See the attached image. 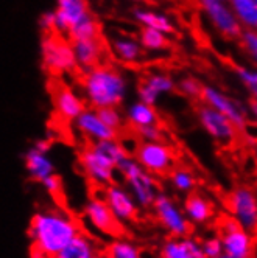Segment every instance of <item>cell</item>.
<instances>
[{"label":"cell","mask_w":257,"mask_h":258,"mask_svg":"<svg viewBox=\"0 0 257 258\" xmlns=\"http://www.w3.org/2000/svg\"><path fill=\"white\" fill-rule=\"evenodd\" d=\"M81 232L80 221L61 207L38 210L30 221L31 258H53Z\"/></svg>","instance_id":"obj_1"},{"label":"cell","mask_w":257,"mask_h":258,"mask_svg":"<svg viewBox=\"0 0 257 258\" xmlns=\"http://www.w3.org/2000/svg\"><path fill=\"white\" fill-rule=\"evenodd\" d=\"M131 156L126 151L120 139L101 140L89 143L80 151L78 163L83 174L94 183L103 188L116 182L117 167L120 162Z\"/></svg>","instance_id":"obj_2"},{"label":"cell","mask_w":257,"mask_h":258,"mask_svg":"<svg viewBox=\"0 0 257 258\" xmlns=\"http://www.w3.org/2000/svg\"><path fill=\"white\" fill-rule=\"evenodd\" d=\"M128 89L126 77L113 66L100 64L83 73V98L92 109L120 107Z\"/></svg>","instance_id":"obj_3"},{"label":"cell","mask_w":257,"mask_h":258,"mask_svg":"<svg viewBox=\"0 0 257 258\" xmlns=\"http://www.w3.org/2000/svg\"><path fill=\"white\" fill-rule=\"evenodd\" d=\"M117 176L123 180L122 185L131 193L139 209H151L159 195V185L153 174L145 171L133 156H128L117 167Z\"/></svg>","instance_id":"obj_4"},{"label":"cell","mask_w":257,"mask_h":258,"mask_svg":"<svg viewBox=\"0 0 257 258\" xmlns=\"http://www.w3.org/2000/svg\"><path fill=\"white\" fill-rule=\"evenodd\" d=\"M41 61L42 67L52 75H64L78 69L70 41L61 38L58 33L44 34L41 39Z\"/></svg>","instance_id":"obj_5"},{"label":"cell","mask_w":257,"mask_h":258,"mask_svg":"<svg viewBox=\"0 0 257 258\" xmlns=\"http://www.w3.org/2000/svg\"><path fill=\"white\" fill-rule=\"evenodd\" d=\"M133 157L155 177L169 174L175 165V154L164 142H139L133 151Z\"/></svg>","instance_id":"obj_6"},{"label":"cell","mask_w":257,"mask_h":258,"mask_svg":"<svg viewBox=\"0 0 257 258\" xmlns=\"http://www.w3.org/2000/svg\"><path fill=\"white\" fill-rule=\"evenodd\" d=\"M108 209L111 210L114 218L119 221L122 226L130 224L139 216V206L122 183L113 182L109 185L101 188V196H100Z\"/></svg>","instance_id":"obj_7"},{"label":"cell","mask_w":257,"mask_h":258,"mask_svg":"<svg viewBox=\"0 0 257 258\" xmlns=\"http://www.w3.org/2000/svg\"><path fill=\"white\" fill-rule=\"evenodd\" d=\"M83 219L90 230L105 236L116 238L122 230V224L114 218L100 196H94L87 201L83 209Z\"/></svg>","instance_id":"obj_8"},{"label":"cell","mask_w":257,"mask_h":258,"mask_svg":"<svg viewBox=\"0 0 257 258\" xmlns=\"http://www.w3.org/2000/svg\"><path fill=\"white\" fill-rule=\"evenodd\" d=\"M151 209L162 227L170 232L173 236H186L190 232L189 219L182 215V212L167 195L159 191Z\"/></svg>","instance_id":"obj_9"},{"label":"cell","mask_w":257,"mask_h":258,"mask_svg":"<svg viewBox=\"0 0 257 258\" xmlns=\"http://www.w3.org/2000/svg\"><path fill=\"white\" fill-rule=\"evenodd\" d=\"M50 140L41 139L38 142H34L30 148L24 154V163H25V170L30 179L34 182L41 183L45 177L55 174L57 168H55V162L50 157Z\"/></svg>","instance_id":"obj_10"},{"label":"cell","mask_w":257,"mask_h":258,"mask_svg":"<svg viewBox=\"0 0 257 258\" xmlns=\"http://www.w3.org/2000/svg\"><path fill=\"white\" fill-rule=\"evenodd\" d=\"M53 14L55 33L67 34L73 25H77L80 21H83L84 17L92 13L89 10L87 0H57Z\"/></svg>","instance_id":"obj_11"},{"label":"cell","mask_w":257,"mask_h":258,"mask_svg":"<svg viewBox=\"0 0 257 258\" xmlns=\"http://www.w3.org/2000/svg\"><path fill=\"white\" fill-rule=\"evenodd\" d=\"M75 129L83 136L87 142H101V140H111V139H119V133L114 129L108 127L101 118L97 114V109L86 107L83 112L73 120Z\"/></svg>","instance_id":"obj_12"},{"label":"cell","mask_w":257,"mask_h":258,"mask_svg":"<svg viewBox=\"0 0 257 258\" xmlns=\"http://www.w3.org/2000/svg\"><path fill=\"white\" fill-rule=\"evenodd\" d=\"M73 54H75L77 67L84 73L101 64L103 56V45L100 38H89V39H75L70 41Z\"/></svg>","instance_id":"obj_13"},{"label":"cell","mask_w":257,"mask_h":258,"mask_svg":"<svg viewBox=\"0 0 257 258\" xmlns=\"http://www.w3.org/2000/svg\"><path fill=\"white\" fill-rule=\"evenodd\" d=\"M53 104L58 115L66 121H73L86 109L84 98L66 86H60L53 92Z\"/></svg>","instance_id":"obj_14"},{"label":"cell","mask_w":257,"mask_h":258,"mask_svg":"<svg viewBox=\"0 0 257 258\" xmlns=\"http://www.w3.org/2000/svg\"><path fill=\"white\" fill-rule=\"evenodd\" d=\"M173 89H175V83L169 75H165V73H150L139 84L137 97L139 101L142 103L156 106L159 97L164 94H169Z\"/></svg>","instance_id":"obj_15"},{"label":"cell","mask_w":257,"mask_h":258,"mask_svg":"<svg viewBox=\"0 0 257 258\" xmlns=\"http://www.w3.org/2000/svg\"><path fill=\"white\" fill-rule=\"evenodd\" d=\"M199 120L208 131L220 140H234L235 139V126L223 114L212 109L211 106H201L198 109Z\"/></svg>","instance_id":"obj_16"},{"label":"cell","mask_w":257,"mask_h":258,"mask_svg":"<svg viewBox=\"0 0 257 258\" xmlns=\"http://www.w3.org/2000/svg\"><path fill=\"white\" fill-rule=\"evenodd\" d=\"M229 207L232 213L242 221L248 229L257 226V201L248 190H237L231 195Z\"/></svg>","instance_id":"obj_17"},{"label":"cell","mask_w":257,"mask_h":258,"mask_svg":"<svg viewBox=\"0 0 257 258\" xmlns=\"http://www.w3.org/2000/svg\"><path fill=\"white\" fill-rule=\"evenodd\" d=\"M161 258H206L198 243L187 236H175L167 239L161 247Z\"/></svg>","instance_id":"obj_18"},{"label":"cell","mask_w":257,"mask_h":258,"mask_svg":"<svg viewBox=\"0 0 257 258\" xmlns=\"http://www.w3.org/2000/svg\"><path fill=\"white\" fill-rule=\"evenodd\" d=\"M97 255H100V252L95 239L84 232H80L53 258H95Z\"/></svg>","instance_id":"obj_19"},{"label":"cell","mask_w":257,"mask_h":258,"mask_svg":"<svg viewBox=\"0 0 257 258\" xmlns=\"http://www.w3.org/2000/svg\"><path fill=\"white\" fill-rule=\"evenodd\" d=\"M143 51L140 42L130 36H117L111 41V53L123 64H137L143 56Z\"/></svg>","instance_id":"obj_20"},{"label":"cell","mask_w":257,"mask_h":258,"mask_svg":"<svg viewBox=\"0 0 257 258\" xmlns=\"http://www.w3.org/2000/svg\"><path fill=\"white\" fill-rule=\"evenodd\" d=\"M125 121L130 124L134 131L143 126L150 124H158L159 123V115L156 112L155 106H150L142 101H133L131 104H128L125 110Z\"/></svg>","instance_id":"obj_21"},{"label":"cell","mask_w":257,"mask_h":258,"mask_svg":"<svg viewBox=\"0 0 257 258\" xmlns=\"http://www.w3.org/2000/svg\"><path fill=\"white\" fill-rule=\"evenodd\" d=\"M199 100H203L206 104H209L212 109L218 110L220 114H223L228 120H231L237 127H243L245 126V120L243 117L240 115V112L225 98L218 94V92H215L214 89L211 87H203V90H201V97Z\"/></svg>","instance_id":"obj_22"},{"label":"cell","mask_w":257,"mask_h":258,"mask_svg":"<svg viewBox=\"0 0 257 258\" xmlns=\"http://www.w3.org/2000/svg\"><path fill=\"white\" fill-rule=\"evenodd\" d=\"M133 19L142 27V28H151V30H158L164 34H170L175 31L172 21L167 16L150 10V8H134L133 10Z\"/></svg>","instance_id":"obj_23"},{"label":"cell","mask_w":257,"mask_h":258,"mask_svg":"<svg viewBox=\"0 0 257 258\" xmlns=\"http://www.w3.org/2000/svg\"><path fill=\"white\" fill-rule=\"evenodd\" d=\"M199 4L206 8V11L212 17V21L225 33L231 36H237L240 33V28H238L235 19L228 13V10L220 4V0H199Z\"/></svg>","instance_id":"obj_24"},{"label":"cell","mask_w":257,"mask_h":258,"mask_svg":"<svg viewBox=\"0 0 257 258\" xmlns=\"http://www.w3.org/2000/svg\"><path fill=\"white\" fill-rule=\"evenodd\" d=\"M223 244L231 258H249V238L240 229L222 233Z\"/></svg>","instance_id":"obj_25"},{"label":"cell","mask_w":257,"mask_h":258,"mask_svg":"<svg viewBox=\"0 0 257 258\" xmlns=\"http://www.w3.org/2000/svg\"><path fill=\"white\" fill-rule=\"evenodd\" d=\"M105 258H142V252L131 239L116 236L108 243L103 252Z\"/></svg>","instance_id":"obj_26"},{"label":"cell","mask_w":257,"mask_h":258,"mask_svg":"<svg viewBox=\"0 0 257 258\" xmlns=\"http://www.w3.org/2000/svg\"><path fill=\"white\" fill-rule=\"evenodd\" d=\"M100 34V25L94 14H89L84 17L83 21H80L77 25H73L69 33L66 34L69 41H75V39H89V38H98Z\"/></svg>","instance_id":"obj_27"},{"label":"cell","mask_w":257,"mask_h":258,"mask_svg":"<svg viewBox=\"0 0 257 258\" xmlns=\"http://www.w3.org/2000/svg\"><path fill=\"white\" fill-rule=\"evenodd\" d=\"M184 209L190 221H195V223H203V221H206L212 213L209 202L201 198L199 195H190L186 199Z\"/></svg>","instance_id":"obj_28"},{"label":"cell","mask_w":257,"mask_h":258,"mask_svg":"<svg viewBox=\"0 0 257 258\" xmlns=\"http://www.w3.org/2000/svg\"><path fill=\"white\" fill-rule=\"evenodd\" d=\"M145 51H158L169 45L167 34L151 28H140L139 39H137Z\"/></svg>","instance_id":"obj_29"},{"label":"cell","mask_w":257,"mask_h":258,"mask_svg":"<svg viewBox=\"0 0 257 258\" xmlns=\"http://www.w3.org/2000/svg\"><path fill=\"white\" fill-rule=\"evenodd\" d=\"M97 114L108 127L114 129V131L120 134L122 127L125 124V117L119 107H101V109H97Z\"/></svg>","instance_id":"obj_30"},{"label":"cell","mask_w":257,"mask_h":258,"mask_svg":"<svg viewBox=\"0 0 257 258\" xmlns=\"http://www.w3.org/2000/svg\"><path fill=\"white\" fill-rule=\"evenodd\" d=\"M169 174L173 187L179 191H190L195 187V179L186 168H173Z\"/></svg>","instance_id":"obj_31"},{"label":"cell","mask_w":257,"mask_h":258,"mask_svg":"<svg viewBox=\"0 0 257 258\" xmlns=\"http://www.w3.org/2000/svg\"><path fill=\"white\" fill-rule=\"evenodd\" d=\"M232 4H234L237 13L240 14V17L246 24L257 27V4H255V0H232Z\"/></svg>","instance_id":"obj_32"},{"label":"cell","mask_w":257,"mask_h":258,"mask_svg":"<svg viewBox=\"0 0 257 258\" xmlns=\"http://www.w3.org/2000/svg\"><path fill=\"white\" fill-rule=\"evenodd\" d=\"M136 136L140 139V142H162L164 140V131L158 124H150L136 129Z\"/></svg>","instance_id":"obj_33"},{"label":"cell","mask_w":257,"mask_h":258,"mask_svg":"<svg viewBox=\"0 0 257 258\" xmlns=\"http://www.w3.org/2000/svg\"><path fill=\"white\" fill-rule=\"evenodd\" d=\"M178 89L182 92V94L190 97V98H199L201 97V90H203V86H201L193 78H186V80H182L179 83Z\"/></svg>","instance_id":"obj_34"},{"label":"cell","mask_w":257,"mask_h":258,"mask_svg":"<svg viewBox=\"0 0 257 258\" xmlns=\"http://www.w3.org/2000/svg\"><path fill=\"white\" fill-rule=\"evenodd\" d=\"M41 185H42V188H44L48 195H52V196H60L61 191H63V182H61V177H60L57 173L52 174V176H48V177H45V179L41 182Z\"/></svg>","instance_id":"obj_35"},{"label":"cell","mask_w":257,"mask_h":258,"mask_svg":"<svg viewBox=\"0 0 257 258\" xmlns=\"http://www.w3.org/2000/svg\"><path fill=\"white\" fill-rule=\"evenodd\" d=\"M39 28L44 34L55 33V14L52 11H45L39 16Z\"/></svg>","instance_id":"obj_36"},{"label":"cell","mask_w":257,"mask_h":258,"mask_svg":"<svg viewBox=\"0 0 257 258\" xmlns=\"http://www.w3.org/2000/svg\"><path fill=\"white\" fill-rule=\"evenodd\" d=\"M206 258H217L222 255V241L220 239H209L204 243V246H201Z\"/></svg>","instance_id":"obj_37"},{"label":"cell","mask_w":257,"mask_h":258,"mask_svg":"<svg viewBox=\"0 0 257 258\" xmlns=\"http://www.w3.org/2000/svg\"><path fill=\"white\" fill-rule=\"evenodd\" d=\"M238 73L242 75L243 81L249 86V89L254 92V95H255V100H257V73H251L248 70H243V69H237Z\"/></svg>","instance_id":"obj_38"},{"label":"cell","mask_w":257,"mask_h":258,"mask_svg":"<svg viewBox=\"0 0 257 258\" xmlns=\"http://www.w3.org/2000/svg\"><path fill=\"white\" fill-rule=\"evenodd\" d=\"M243 42L246 45V48L254 54V58L257 59V34L254 33H245L243 34Z\"/></svg>","instance_id":"obj_39"},{"label":"cell","mask_w":257,"mask_h":258,"mask_svg":"<svg viewBox=\"0 0 257 258\" xmlns=\"http://www.w3.org/2000/svg\"><path fill=\"white\" fill-rule=\"evenodd\" d=\"M251 107L254 109V112L257 114V100L254 98V100H251Z\"/></svg>","instance_id":"obj_40"},{"label":"cell","mask_w":257,"mask_h":258,"mask_svg":"<svg viewBox=\"0 0 257 258\" xmlns=\"http://www.w3.org/2000/svg\"><path fill=\"white\" fill-rule=\"evenodd\" d=\"M130 2H133V4H139V2H142V0H130Z\"/></svg>","instance_id":"obj_41"},{"label":"cell","mask_w":257,"mask_h":258,"mask_svg":"<svg viewBox=\"0 0 257 258\" xmlns=\"http://www.w3.org/2000/svg\"><path fill=\"white\" fill-rule=\"evenodd\" d=\"M217 258H231V256H229V255H226V256H225V255H222V256H217Z\"/></svg>","instance_id":"obj_42"},{"label":"cell","mask_w":257,"mask_h":258,"mask_svg":"<svg viewBox=\"0 0 257 258\" xmlns=\"http://www.w3.org/2000/svg\"><path fill=\"white\" fill-rule=\"evenodd\" d=\"M95 258H105V256H103V255H97Z\"/></svg>","instance_id":"obj_43"},{"label":"cell","mask_w":257,"mask_h":258,"mask_svg":"<svg viewBox=\"0 0 257 258\" xmlns=\"http://www.w3.org/2000/svg\"><path fill=\"white\" fill-rule=\"evenodd\" d=\"M255 4H257V0H255Z\"/></svg>","instance_id":"obj_44"}]
</instances>
